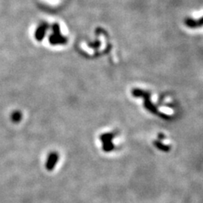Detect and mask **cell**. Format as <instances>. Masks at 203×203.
I'll return each mask as SVG.
<instances>
[{
  "instance_id": "6da1fadb",
  "label": "cell",
  "mask_w": 203,
  "mask_h": 203,
  "mask_svg": "<svg viewBox=\"0 0 203 203\" xmlns=\"http://www.w3.org/2000/svg\"><path fill=\"white\" fill-rule=\"evenodd\" d=\"M57 161H58L57 153H51L47 160V163H46V168H47V170L51 171L52 169H54V166L56 165Z\"/></svg>"
},
{
  "instance_id": "7a4b0ae2",
  "label": "cell",
  "mask_w": 203,
  "mask_h": 203,
  "mask_svg": "<svg viewBox=\"0 0 203 203\" xmlns=\"http://www.w3.org/2000/svg\"><path fill=\"white\" fill-rule=\"evenodd\" d=\"M11 118H12V120L14 122H15V123H18V122L20 121V119L22 118V115H21V113L19 111H15L13 113H12V116H11Z\"/></svg>"
}]
</instances>
